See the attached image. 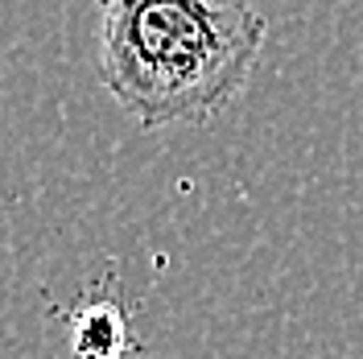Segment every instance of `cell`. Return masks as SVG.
<instances>
[{
    "mask_svg": "<svg viewBox=\"0 0 363 359\" xmlns=\"http://www.w3.org/2000/svg\"><path fill=\"white\" fill-rule=\"evenodd\" d=\"M99 83L140 128L206 124L248 91L269 25L252 0H95Z\"/></svg>",
    "mask_w": 363,
    "mask_h": 359,
    "instance_id": "cell-1",
    "label": "cell"
},
{
    "mask_svg": "<svg viewBox=\"0 0 363 359\" xmlns=\"http://www.w3.org/2000/svg\"><path fill=\"white\" fill-rule=\"evenodd\" d=\"M133 335H128V314L99 297L79 306V314L70 318V359H128Z\"/></svg>",
    "mask_w": 363,
    "mask_h": 359,
    "instance_id": "cell-2",
    "label": "cell"
}]
</instances>
